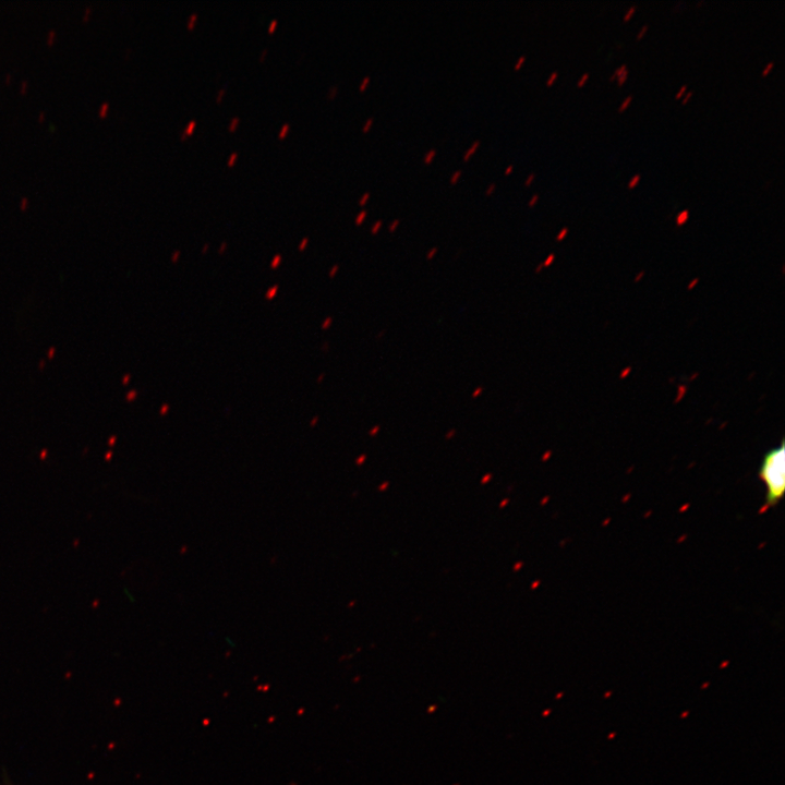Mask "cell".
<instances>
[{
  "instance_id": "obj_1",
  "label": "cell",
  "mask_w": 785,
  "mask_h": 785,
  "mask_svg": "<svg viewBox=\"0 0 785 785\" xmlns=\"http://www.w3.org/2000/svg\"><path fill=\"white\" fill-rule=\"evenodd\" d=\"M759 478L765 485L763 508L776 506L785 491V448L782 442L778 447L768 451L759 469Z\"/></svg>"
},
{
  "instance_id": "obj_2",
  "label": "cell",
  "mask_w": 785,
  "mask_h": 785,
  "mask_svg": "<svg viewBox=\"0 0 785 785\" xmlns=\"http://www.w3.org/2000/svg\"><path fill=\"white\" fill-rule=\"evenodd\" d=\"M688 218H689V210H688V209H684L683 212H680V213L677 215V217H676V224H677V225H684V224L688 220Z\"/></svg>"
},
{
  "instance_id": "obj_3",
  "label": "cell",
  "mask_w": 785,
  "mask_h": 785,
  "mask_svg": "<svg viewBox=\"0 0 785 785\" xmlns=\"http://www.w3.org/2000/svg\"><path fill=\"white\" fill-rule=\"evenodd\" d=\"M479 146L480 141H474L473 144L469 147V149L464 153L463 160H468Z\"/></svg>"
},
{
  "instance_id": "obj_4",
  "label": "cell",
  "mask_w": 785,
  "mask_h": 785,
  "mask_svg": "<svg viewBox=\"0 0 785 785\" xmlns=\"http://www.w3.org/2000/svg\"><path fill=\"white\" fill-rule=\"evenodd\" d=\"M626 70H628L627 64H621L618 67L614 73L609 76V81L616 80L620 74H623Z\"/></svg>"
},
{
  "instance_id": "obj_5",
  "label": "cell",
  "mask_w": 785,
  "mask_h": 785,
  "mask_svg": "<svg viewBox=\"0 0 785 785\" xmlns=\"http://www.w3.org/2000/svg\"><path fill=\"white\" fill-rule=\"evenodd\" d=\"M632 101V95L627 96L618 107V112H624Z\"/></svg>"
},
{
  "instance_id": "obj_6",
  "label": "cell",
  "mask_w": 785,
  "mask_h": 785,
  "mask_svg": "<svg viewBox=\"0 0 785 785\" xmlns=\"http://www.w3.org/2000/svg\"><path fill=\"white\" fill-rule=\"evenodd\" d=\"M640 179H641V174H639V173L635 174L627 184L628 189L636 188L639 184Z\"/></svg>"
},
{
  "instance_id": "obj_7",
  "label": "cell",
  "mask_w": 785,
  "mask_h": 785,
  "mask_svg": "<svg viewBox=\"0 0 785 785\" xmlns=\"http://www.w3.org/2000/svg\"><path fill=\"white\" fill-rule=\"evenodd\" d=\"M637 5H631L625 13L623 20L624 22H627L631 19V16L636 13Z\"/></svg>"
},
{
  "instance_id": "obj_8",
  "label": "cell",
  "mask_w": 785,
  "mask_h": 785,
  "mask_svg": "<svg viewBox=\"0 0 785 785\" xmlns=\"http://www.w3.org/2000/svg\"><path fill=\"white\" fill-rule=\"evenodd\" d=\"M590 74L588 72L583 73L577 81V86L582 87L587 81L589 80Z\"/></svg>"
},
{
  "instance_id": "obj_9",
  "label": "cell",
  "mask_w": 785,
  "mask_h": 785,
  "mask_svg": "<svg viewBox=\"0 0 785 785\" xmlns=\"http://www.w3.org/2000/svg\"><path fill=\"white\" fill-rule=\"evenodd\" d=\"M435 155H436V150L433 148L430 149L424 156V162L430 164L432 161V159L435 157Z\"/></svg>"
},
{
  "instance_id": "obj_10",
  "label": "cell",
  "mask_w": 785,
  "mask_h": 785,
  "mask_svg": "<svg viewBox=\"0 0 785 785\" xmlns=\"http://www.w3.org/2000/svg\"><path fill=\"white\" fill-rule=\"evenodd\" d=\"M627 77H628V70H626L623 74H620V75L616 78L618 86H623V85L626 83Z\"/></svg>"
},
{
  "instance_id": "obj_11",
  "label": "cell",
  "mask_w": 785,
  "mask_h": 785,
  "mask_svg": "<svg viewBox=\"0 0 785 785\" xmlns=\"http://www.w3.org/2000/svg\"><path fill=\"white\" fill-rule=\"evenodd\" d=\"M773 67H774V62H773V61H770V62L763 68V70L761 71V75H762V76H766V75L771 72V70L773 69Z\"/></svg>"
},
{
  "instance_id": "obj_12",
  "label": "cell",
  "mask_w": 785,
  "mask_h": 785,
  "mask_svg": "<svg viewBox=\"0 0 785 785\" xmlns=\"http://www.w3.org/2000/svg\"><path fill=\"white\" fill-rule=\"evenodd\" d=\"M648 28H649V25H648V24L642 25V27L640 28V31H639L638 34L636 35V39H637V40L641 39V38L645 35V33L648 32Z\"/></svg>"
},
{
  "instance_id": "obj_13",
  "label": "cell",
  "mask_w": 785,
  "mask_h": 785,
  "mask_svg": "<svg viewBox=\"0 0 785 785\" xmlns=\"http://www.w3.org/2000/svg\"><path fill=\"white\" fill-rule=\"evenodd\" d=\"M557 77H558V72H557V71H553V72L551 73V75L548 76L547 81H546V85H547V86L553 85V83L556 81Z\"/></svg>"
},
{
  "instance_id": "obj_14",
  "label": "cell",
  "mask_w": 785,
  "mask_h": 785,
  "mask_svg": "<svg viewBox=\"0 0 785 785\" xmlns=\"http://www.w3.org/2000/svg\"><path fill=\"white\" fill-rule=\"evenodd\" d=\"M686 90H687V85L684 84L683 86H680V88L676 93L675 98L680 99L686 94Z\"/></svg>"
},
{
  "instance_id": "obj_15",
  "label": "cell",
  "mask_w": 785,
  "mask_h": 785,
  "mask_svg": "<svg viewBox=\"0 0 785 785\" xmlns=\"http://www.w3.org/2000/svg\"><path fill=\"white\" fill-rule=\"evenodd\" d=\"M692 95H693L692 90L687 92V93L681 97V104H683V105H686V104L691 99Z\"/></svg>"
},
{
  "instance_id": "obj_16",
  "label": "cell",
  "mask_w": 785,
  "mask_h": 785,
  "mask_svg": "<svg viewBox=\"0 0 785 785\" xmlns=\"http://www.w3.org/2000/svg\"><path fill=\"white\" fill-rule=\"evenodd\" d=\"M108 108H109V104H108V102H104V104L100 106V108L98 109V114H99V116H105L106 112H107V110H108Z\"/></svg>"
},
{
  "instance_id": "obj_17",
  "label": "cell",
  "mask_w": 785,
  "mask_h": 785,
  "mask_svg": "<svg viewBox=\"0 0 785 785\" xmlns=\"http://www.w3.org/2000/svg\"><path fill=\"white\" fill-rule=\"evenodd\" d=\"M461 173H462L461 170H456V171L451 174V177H450V182H451L452 184L456 183L457 180L459 179V177L461 176Z\"/></svg>"
},
{
  "instance_id": "obj_18",
  "label": "cell",
  "mask_w": 785,
  "mask_h": 785,
  "mask_svg": "<svg viewBox=\"0 0 785 785\" xmlns=\"http://www.w3.org/2000/svg\"><path fill=\"white\" fill-rule=\"evenodd\" d=\"M366 216V210H361L360 214L355 218V222L359 225L363 221V219Z\"/></svg>"
},
{
  "instance_id": "obj_19",
  "label": "cell",
  "mask_w": 785,
  "mask_h": 785,
  "mask_svg": "<svg viewBox=\"0 0 785 785\" xmlns=\"http://www.w3.org/2000/svg\"><path fill=\"white\" fill-rule=\"evenodd\" d=\"M196 16H197L196 13H193V14L190 16L189 22H188V28H190V29L193 28V26H194V21L196 20Z\"/></svg>"
},
{
  "instance_id": "obj_20",
  "label": "cell",
  "mask_w": 785,
  "mask_h": 785,
  "mask_svg": "<svg viewBox=\"0 0 785 785\" xmlns=\"http://www.w3.org/2000/svg\"><path fill=\"white\" fill-rule=\"evenodd\" d=\"M55 37H56V31H55V29H51V31L48 33L47 43H48V44H51V43L55 40Z\"/></svg>"
},
{
  "instance_id": "obj_21",
  "label": "cell",
  "mask_w": 785,
  "mask_h": 785,
  "mask_svg": "<svg viewBox=\"0 0 785 785\" xmlns=\"http://www.w3.org/2000/svg\"><path fill=\"white\" fill-rule=\"evenodd\" d=\"M369 82H370V76H365L359 87V90H361V92L364 90L366 85L369 84Z\"/></svg>"
},
{
  "instance_id": "obj_22",
  "label": "cell",
  "mask_w": 785,
  "mask_h": 785,
  "mask_svg": "<svg viewBox=\"0 0 785 785\" xmlns=\"http://www.w3.org/2000/svg\"><path fill=\"white\" fill-rule=\"evenodd\" d=\"M372 123H373V119L369 118L363 125V132H367L370 130V126L372 125Z\"/></svg>"
},
{
  "instance_id": "obj_23",
  "label": "cell",
  "mask_w": 785,
  "mask_h": 785,
  "mask_svg": "<svg viewBox=\"0 0 785 785\" xmlns=\"http://www.w3.org/2000/svg\"><path fill=\"white\" fill-rule=\"evenodd\" d=\"M238 122H239V118L238 117L233 118L229 124V130L233 131L234 128L237 126Z\"/></svg>"
},
{
  "instance_id": "obj_24",
  "label": "cell",
  "mask_w": 785,
  "mask_h": 785,
  "mask_svg": "<svg viewBox=\"0 0 785 785\" xmlns=\"http://www.w3.org/2000/svg\"><path fill=\"white\" fill-rule=\"evenodd\" d=\"M369 197H370V192H365V193L362 195V197L360 198L359 204H360V205L365 204L366 201L369 200Z\"/></svg>"
},
{
  "instance_id": "obj_25",
  "label": "cell",
  "mask_w": 785,
  "mask_h": 785,
  "mask_svg": "<svg viewBox=\"0 0 785 785\" xmlns=\"http://www.w3.org/2000/svg\"><path fill=\"white\" fill-rule=\"evenodd\" d=\"M381 226H382V220H377L371 229L372 233H376Z\"/></svg>"
},
{
  "instance_id": "obj_26",
  "label": "cell",
  "mask_w": 785,
  "mask_h": 785,
  "mask_svg": "<svg viewBox=\"0 0 785 785\" xmlns=\"http://www.w3.org/2000/svg\"><path fill=\"white\" fill-rule=\"evenodd\" d=\"M524 60H526V57L521 56L515 64V70H518L521 67V64L524 62Z\"/></svg>"
},
{
  "instance_id": "obj_27",
  "label": "cell",
  "mask_w": 785,
  "mask_h": 785,
  "mask_svg": "<svg viewBox=\"0 0 785 785\" xmlns=\"http://www.w3.org/2000/svg\"><path fill=\"white\" fill-rule=\"evenodd\" d=\"M194 126H195V121H194V120L190 121V123L188 124L186 129L184 130L185 133H186V134H188V133H191L192 130L194 129Z\"/></svg>"
},
{
  "instance_id": "obj_28",
  "label": "cell",
  "mask_w": 785,
  "mask_h": 785,
  "mask_svg": "<svg viewBox=\"0 0 785 785\" xmlns=\"http://www.w3.org/2000/svg\"><path fill=\"white\" fill-rule=\"evenodd\" d=\"M534 177H535V173H534V172H531V173L528 176V178L526 179L524 184H526V185H530L531 182L533 181Z\"/></svg>"
},
{
  "instance_id": "obj_29",
  "label": "cell",
  "mask_w": 785,
  "mask_h": 785,
  "mask_svg": "<svg viewBox=\"0 0 785 785\" xmlns=\"http://www.w3.org/2000/svg\"><path fill=\"white\" fill-rule=\"evenodd\" d=\"M538 200H539V194H533L529 201V206H534V204L536 203Z\"/></svg>"
},
{
  "instance_id": "obj_30",
  "label": "cell",
  "mask_w": 785,
  "mask_h": 785,
  "mask_svg": "<svg viewBox=\"0 0 785 785\" xmlns=\"http://www.w3.org/2000/svg\"><path fill=\"white\" fill-rule=\"evenodd\" d=\"M288 129H289V124L286 123V124L282 126L281 131L279 132V137H282V136L286 134V132L288 131Z\"/></svg>"
},
{
  "instance_id": "obj_31",
  "label": "cell",
  "mask_w": 785,
  "mask_h": 785,
  "mask_svg": "<svg viewBox=\"0 0 785 785\" xmlns=\"http://www.w3.org/2000/svg\"><path fill=\"white\" fill-rule=\"evenodd\" d=\"M495 188H496L495 182H492L486 189V194H491L495 190Z\"/></svg>"
},
{
  "instance_id": "obj_32",
  "label": "cell",
  "mask_w": 785,
  "mask_h": 785,
  "mask_svg": "<svg viewBox=\"0 0 785 785\" xmlns=\"http://www.w3.org/2000/svg\"><path fill=\"white\" fill-rule=\"evenodd\" d=\"M337 92V86H331L328 92V96L333 98Z\"/></svg>"
},
{
  "instance_id": "obj_33",
  "label": "cell",
  "mask_w": 785,
  "mask_h": 785,
  "mask_svg": "<svg viewBox=\"0 0 785 785\" xmlns=\"http://www.w3.org/2000/svg\"><path fill=\"white\" fill-rule=\"evenodd\" d=\"M398 225H399V219H395V220L390 224L389 230H390V231H394Z\"/></svg>"
},
{
  "instance_id": "obj_34",
  "label": "cell",
  "mask_w": 785,
  "mask_h": 785,
  "mask_svg": "<svg viewBox=\"0 0 785 785\" xmlns=\"http://www.w3.org/2000/svg\"><path fill=\"white\" fill-rule=\"evenodd\" d=\"M567 232H568V229H567V228H564V229L559 232V234L557 235V240L563 239Z\"/></svg>"
},
{
  "instance_id": "obj_35",
  "label": "cell",
  "mask_w": 785,
  "mask_h": 785,
  "mask_svg": "<svg viewBox=\"0 0 785 785\" xmlns=\"http://www.w3.org/2000/svg\"><path fill=\"white\" fill-rule=\"evenodd\" d=\"M90 12H92V8H90V7H87V8L85 9V12H84V15H83V20H86L87 16L90 14Z\"/></svg>"
},
{
  "instance_id": "obj_36",
  "label": "cell",
  "mask_w": 785,
  "mask_h": 785,
  "mask_svg": "<svg viewBox=\"0 0 785 785\" xmlns=\"http://www.w3.org/2000/svg\"><path fill=\"white\" fill-rule=\"evenodd\" d=\"M27 86H28V82L25 81V80L22 81V83H21V92H25L26 88H27Z\"/></svg>"
},
{
  "instance_id": "obj_37",
  "label": "cell",
  "mask_w": 785,
  "mask_h": 785,
  "mask_svg": "<svg viewBox=\"0 0 785 785\" xmlns=\"http://www.w3.org/2000/svg\"><path fill=\"white\" fill-rule=\"evenodd\" d=\"M235 158H237V153L231 154L228 165L231 166L233 164V161L235 160Z\"/></svg>"
},
{
  "instance_id": "obj_38",
  "label": "cell",
  "mask_w": 785,
  "mask_h": 785,
  "mask_svg": "<svg viewBox=\"0 0 785 785\" xmlns=\"http://www.w3.org/2000/svg\"><path fill=\"white\" fill-rule=\"evenodd\" d=\"M436 252H437V249H436V247H433V249L428 252L427 258H428V259L432 258Z\"/></svg>"
},
{
  "instance_id": "obj_39",
  "label": "cell",
  "mask_w": 785,
  "mask_h": 785,
  "mask_svg": "<svg viewBox=\"0 0 785 785\" xmlns=\"http://www.w3.org/2000/svg\"><path fill=\"white\" fill-rule=\"evenodd\" d=\"M276 24H277V21H276V20H273V21L270 22V25H269V28H268V31H269L270 33L274 31Z\"/></svg>"
},
{
  "instance_id": "obj_40",
  "label": "cell",
  "mask_w": 785,
  "mask_h": 785,
  "mask_svg": "<svg viewBox=\"0 0 785 785\" xmlns=\"http://www.w3.org/2000/svg\"><path fill=\"white\" fill-rule=\"evenodd\" d=\"M224 93H225V88H222V89L219 90V93H218V95H217V101H220Z\"/></svg>"
},
{
  "instance_id": "obj_41",
  "label": "cell",
  "mask_w": 785,
  "mask_h": 785,
  "mask_svg": "<svg viewBox=\"0 0 785 785\" xmlns=\"http://www.w3.org/2000/svg\"><path fill=\"white\" fill-rule=\"evenodd\" d=\"M27 203H28V200L26 197H23L21 200V207H24L25 205H27Z\"/></svg>"
},
{
  "instance_id": "obj_42",
  "label": "cell",
  "mask_w": 785,
  "mask_h": 785,
  "mask_svg": "<svg viewBox=\"0 0 785 785\" xmlns=\"http://www.w3.org/2000/svg\"><path fill=\"white\" fill-rule=\"evenodd\" d=\"M512 168H514V166H512V165H509V166L505 169V174H508V173L512 170Z\"/></svg>"
},
{
  "instance_id": "obj_43",
  "label": "cell",
  "mask_w": 785,
  "mask_h": 785,
  "mask_svg": "<svg viewBox=\"0 0 785 785\" xmlns=\"http://www.w3.org/2000/svg\"><path fill=\"white\" fill-rule=\"evenodd\" d=\"M482 388H479L475 390V392L472 395V397H476L479 394H481Z\"/></svg>"
},
{
  "instance_id": "obj_44",
  "label": "cell",
  "mask_w": 785,
  "mask_h": 785,
  "mask_svg": "<svg viewBox=\"0 0 785 785\" xmlns=\"http://www.w3.org/2000/svg\"><path fill=\"white\" fill-rule=\"evenodd\" d=\"M44 118H45V112H44V111H40L38 119H39V120H43Z\"/></svg>"
},
{
  "instance_id": "obj_45",
  "label": "cell",
  "mask_w": 785,
  "mask_h": 785,
  "mask_svg": "<svg viewBox=\"0 0 785 785\" xmlns=\"http://www.w3.org/2000/svg\"><path fill=\"white\" fill-rule=\"evenodd\" d=\"M266 51H267L266 49H264V50L262 51L261 57H259V60H262V59L264 58Z\"/></svg>"
},
{
  "instance_id": "obj_46",
  "label": "cell",
  "mask_w": 785,
  "mask_h": 785,
  "mask_svg": "<svg viewBox=\"0 0 785 785\" xmlns=\"http://www.w3.org/2000/svg\"><path fill=\"white\" fill-rule=\"evenodd\" d=\"M5 77H7V78H5L7 81H10L11 74H7Z\"/></svg>"
},
{
  "instance_id": "obj_47",
  "label": "cell",
  "mask_w": 785,
  "mask_h": 785,
  "mask_svg": "<svg viewBox=\"0 0 785 785\" xmlns=\"http://www.w3.org/2000/svg\"><path fill=\"white\" fill-rule=\"evenodd\" d=\"M702 3H703V1H701V2H698V3H697V7H698V5H701Z\"/></svg>"
}]
</instances>
